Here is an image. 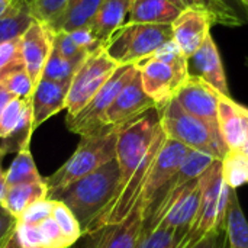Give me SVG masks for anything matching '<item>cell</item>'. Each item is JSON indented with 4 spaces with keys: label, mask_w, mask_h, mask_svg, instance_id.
<instances>
[{
    "label": "cell",
    "mask_w": 248,
    "mask_h": 248,
    "mask_svg": "<svg viewBox=\"0 0 248 248\" xmlns=\"http://www.w3.org/2000/svg\"><path fill=\"white\" fill-rule=\"evenodd\" d=\"M182 9L170 0H134L128 15V23L171 25Z\"/></svg>",
    "instance_id": "44dd1931"
},
{
    "label": "cell",
    "mask_w": 248,
    "mask_h": 248,
    "mask_svg": "<svg viewBox=\"0 0 248 248\" xmlns=\"http://www.w3.org/2000/svg\"><path fill=\"white\" fill-rule=\"evenodd\" d=\"M7 182H6V171L1 169V164H0V205L3 203V199L6 196V192H7Z\"/></svg>",
    "instance_id": "ab89813d"
},
{
    "label": "cell",
    "mask_w": 248,
    "mask_h": 248,
    "mask_svg": "<svg viewBox=\"0 0 248 248\" xmlns=\"http://www.w3.org/2000/svg\"><path fill=\"white\" fill-rule=\"evenodd\" d=\"M28 1H29V3H31V1H32V0H28Z\"/></svg>",
    "instance_id": "c3c4849f"
},
{
    "label": "cell",
    "mask_w": 248,
    "mask_h": 248,
    "mask_svg": "<svg viewBox=\"0 0 248 248\" xmlns=\"http://www.w3.org/2000/svg\"><path fill=\"white\" fill-rule=\"evenodd\" d=\"M177 234L164 225H155L151 230L142 231L137 248H177L179 247Z\"/></svg>",
    "instance_id": "f1b7e54d"
},
{
    "label": "cell",
    "mask_w": 248,
    "mask_h": 248,
    "mask_svg": "<svg viewBox=\"0 0 248 248\" xmlns=\"http://www.w3.org/2000/svg\"><path fill=\"white\" fill-rule=\"evenodd\" d=\"M218 126L228 151H238L248 135V108L231 96L219 94Z\"/></svg>",
    "instance_id": "2e32d148"
},
{
    "label": "cell",
    "mask_w": 248,
    "mask_h": 248,
    "mask_svg": "<svg viewBox=\"0 0 248 248\" xmlns=\"http://www.w3.org/2000/svg\"><path fill=\"white\" fill-rule=\"evenodd\" d=\"M16 224L17 219L12 214H9L3 208V205H0V244H3L9 238V235L15 231Z\"/></svg>",
    "instance_id": "74e56055"
},
{
    "label": "cell",
    "mask_w": 248,
    "mask_h": 248,
    "mask_svg": "<svg viewBox=\"0 0 248 248\" xmlns=\"http://www.w3.org/2000/svg\"><path fill=\"white\" fill-rule=\"evenodd\" d=\"M71 81H52L41 78L35 86L32 94V115H33V128L36 129L45 121L52 118L55 113L65 109L67 93Z\"/></svg>",
    "instance_id": "e0dca14e"
},
{
    "label": "cell",
    "mask_w": 248,
    "mask_h": 248,
    "mask_svg": "<svg viewBox=\"0 0 248 248\" xmlns=\"http://www.w3.org/2000/svg\"><path fill=\"white\" fill-rule=\"evenodd\" d=\"M246 64H247V67H248V60H247V61H246Z\"/></svg>",
    "instance_id": "bcb514c9"
},
{
    "label": "cell",
    "mask_w": 248,
    "mask_h": 248,
    "mask_svg": "<svg viewBox=\"0 0 248 248\" xmlns=\"http://www.w3.org/2000/svg\"><path fill=\"white\" fill-rule=\"evenodd\" d=\"M189 151L190 148H187L186 145L166 137L160 151L154 158L142 192V209L147 208L154 201V198L167 186V183L179 173Z\"/></svg>",
    "instance_id": "30bf717a"
},
{
    "label": "cell",
    "mask_w": 248,
    "mask_h": 248,
    "mask_svg": "<svg viewBox=\"0 0 248 248\" xmlns=\"http://www.w3.org/2000/svg\"><path fill=\"white\" fill-rule=\"evenodd\" d=\"M225 234L228 248H248V221L234 189L231 190L225 214Z\"/></svg>",
    "instance_id": "cb8c5ba5"
},
{
    "label": "cell",
    "mask_w": 248,
    "mask_h": 248,
    "mask_svg": "<svg viewBox=\"0 0 248 248\" xmlns=\"http://www.w3.org/2000/svg\"><path fill=\"white\" fill-rule=\"evenodd\" d=\"M42 180L44 177L39 174L36 169V164L31 153V147H25L19 150L10 167L6 170L7 186H15L20 183H33V182H42Z\"/></svg>",
    "instance_id": "d4e9b609"
},
{
    "label": "cell",
    "mask_w": 248,
    "mask_h": 248,
    "mask_svg": "<svg viewBox=\"0 0 248 248\" xmlns=\"http://www.w3.org/2000/svg\"><path fill=\"white\" fill-rule=\"evenodd\" d=\"M202 179L203 189L196 219L177 248H190L212 230L225 227V214L232 189L224 182L221 160H217Z\"/></svg>",
    "instance_id": "8992f818"
},
{
    "label": "cell",
    "mask_w": 248,
    "mask_h": 248,
    "mask_svg": "<svg viewBox=\"0 0 248 248\" xmlns=\"http://www.w3.org/2000/svg\"><path fill=\"white\" fill-rule=\"evenodd\" d=\"M134 0H103L97 15L90 23L93 35L105 44L108 38L126 23Z\"/></svg>",
    "instance_id": "d6986e66"
},
{
    "label": "cell",
    "mask_w": 248,
    "mask_h": 248,
    "mask_svg": "<svg viewBox=\"0 0 248 248\" xmlns=\"http://www.w3.org/2000/svg\"><path fill=\"white\" fill-rule=\"evenodd\" d=\"M118 131L119 126H103L97 131L80 135L76 151L61 167L45 179L48 198L115 160Z\"/></svg>",
    "instance_id": "7a4b0ae2"
},
{
    "label": "cell",
    "mask_w": 248,
    "mask_h": 248,
    "mask_svg": "<svg viewBox=\"0 0 248 248\" xmlns=\"http://www.w3.org/2000/svg\"><path fill=\"white\" fill-rule=\"evenodd\" d=\"M67 33L70 35V38H71L78 46H81L83 49H86L89 54H92V52H94V51H97V49H100V48L103 46V44L93 35V32H92V29H90L89 26H86V28H78V29L70 31V32H67Z\"/></svg>",
    "instance_id": "d590c367"
},
{
    "label": "cell",
    "mask_w": 248,
    "mask_h": 248,
    "mask_svg": "<svg viewBox=\"0 0 248 248\" xmlns=\"http://www.w3.org/2000/svg\"><path fill=\"white\" fill-rule=\"evenodd\" d=\"M54 201V199H52ZM52 218L58 224L61 232L64 234L67 243L70 247H73L81 237V228L76 217L71 214V211L61 202L54 201V208H52Z\"/></svg>",
    "instance_id": "83f0119b"
},
{
    "label": "cell",
    "mask_w": 248,
    "mask_h": 248,
    "mask_svg": "<svg viewBox=\"0 0 248 248\" xmlns=\"http://www.w3.org/2000/svg\"><path fill=\"white\" fill-rule=\"evenodd\" d=\"M144 92L155 108H164L189 80L187 57L171 39L155 54L137 64Z\"/></svg>",
    "instance_id": "3957f363"
},
{
    "label": "cell",
    "mask_w": 248,
    "mask_h": 248,
    "mask_svg": "<svg viewBox=\"0 0 248 248\" xmlns=\"http://www.w3.org/2000/svg\"><path fill=\"white\" fill-rule=\"evenodd\" d=\"M218 97H219V93L214 90L211 86H208L202 80L189 77V80L177 92L174 99L183 108L185 112L203 121L212 129L219 132Z\"/></svg>",
    "instance_id": "5bb4252c"
},
{
    "label": "cell",
    "mask_w": 248,
    "mask_h": 248,
    "mask_svg": "<svg viewBox=\"0 0 248 248\" xmlns=\"http://www.w3.org/2000/svg\"><path fill=\"white\" fill-rule=\"evenodd\" d=\"M103 0H68L62 12L48 26L54 32H70L90 26Z\"/></svg>",
    "instance_id": "ffe728a7"
},
{
    "label": "cell",
    "mask_w": 248,
    "mask_h": 248,
    "mask_svg": "<svg viewBox=\"0 0 248 248\" xmlns=\"http://www.w3.org/2000/svg\"><path fill=\"white\" fill-rule=\"evenodd\" d=\"M240 1H241V3H243V4H244V6L248 9V0H240Z\"/></svg>",
    "instance_id": "ee69618b"
},
{
    "label": "cell",
    "mask_w": 248,
    "mask_h": 248,
    "mask_svg": "<svg viewBox=\"0 0 248 248\" xmlns=\"http://www.w3.org/2000/svg\"><path fill=\"white\" fill-rule=\"evenodd\" d=\"M190 248H228V240L224 228H217L208 232L202 240L195 243Z\"/></svg>",
    "instance_id": "8d00e7d4"
},
{
    "label": "cell",
    "mask_w": 248,
    "mask_h": 248,
    "mask_svg": "<svg viewBox=\"0 0 248 248\" xmlns=\"http://www.w3.org/2000/svg\"><path fill=\"white\" fill-rule=\"evenodd\" d=\"M144 227L142 202L118 224L105 225L81 234L71 248H137Z\"/></svg>",
    "instance_id": "9c48e42d"
},
{
    "label": "cell",
    "mask_w": 248,
    "mask_h": 248,
    "mask_svg": "<svg viewBox=\"0 0 248 248\" xmlns=\"http://www.w3.org/2000/svg\"><path fill=\"white\" fill-rule=\"evenodd\" d=\"M116 67L118 64L106 55L103 46L89 54L71 78L65 100L67 116L77 115L100 90Z\"/></svg>",
    "instance_id": "ba28073f"
},
{
    "label": "cell",
    "mask_w": 248,
    "mask_h": 248,
    "mask_svg": "<svg viewBox=\"0 0 248 248\" xmlns=\"http://www.w3.org/2000/svg\"><path fill=\"white\" fill-rule=\"evenodd\" d=\"M138 71L137 64L118 65L113 74L106 80L93 99L74 116H67V128L70 132L84 135L103 128V118L119 92L131 81Z\"/></svg>",
    "instance_id": "52a82bcc"
},
{
    "label": "cell",
    "mask_w": 248,
    "mask_h": 248,
    "mask_svg": "<svg viewBox=\"0 0 248 248\" xmlns=\"http://www.w3.org/2000/svg\"><path fill=\"white\" fill-rule=\"evenodd\" d=\"M12 99H13V96H12L3 86H0V116H1V113H3L6 105H7Z\"/></svg>",
    "instance_id": "f35d334b"
},
{
    "label": "cell",
    "mask_w": 248,
    "mask_h": 248,
    "mask_svg": "<svg viewBox=\"0 0 248 248\" xmlns=\"http://www.w3.org/2000/svg\"><path fill=\"white\" fill-rule=\"evenodd\" d=\"M173 39L171 25L125 23L103 44L106 55L118 65L138 64Z\"/></svg>",
    "instance_id": "277c9868"
},
{
    "label": "cell",
    "mask_w": 248,
    "mask_h": 248,
    "mask_svg": "<svg viewBox=\"0 0 248 248\" xmlns=\"http://www.w3.org/2000/svg\"><path fill=\"white\" fill-rule=\"evenodd\" d=\"M46 198H48V187L44 179L42 182L9 186L1 205L9 214H12L17 219L28 206Z\"/></svg>",
    "instance_id": "7402d4cb"
},
{
    "label": "cell",
    "mask_w": 248,
    "mask_h": 248,
    "mask_svg": "<svg viewBox=\"0 0 248 248\" xmlns=\"http://www.w3.org/2000/svg\"><path fill=\"white\" fill-rule=\"evenodd\" d=\"M160 122L167 138L174 140L190 150L208 153L217 160H222L228 153L221 134L203 121L185 112L176 99L160 109Z\"/></svg>",
    "instance_id": "5b68a950"
},
{
    "label": "cell",
    "mask_w": 248,
    "mask_h": 248,
    "mask_svg": "<svg viewBox=\"0 0 248 248\" xmlns=\"http://www.w3.org/2000/svg\"><path fill=\"white\" fill-rule=\"evenodd\" d=\"M81 64L83 62H74V61H70V60H65L57 51L52 49L41 78L60 81V83L71 81V78L74 77L76 71L80 68Z\"/></svg>",
    "instance_id": "4316f807"
},
{
    "label": "cell",
    "mask_w": 248,
    "mask_h": 248,
    "mask_svg": "<svg viewBox=\"0 0 248 248\" xmlns=\"http://www.w3.org/2000/svg\"><path fill=\"white\" fill-rule=\"evenodd\" d=\"M10 1H12V0H0V16L7 10V7H9Z\"/></svg>",
    "instance_id": "b9f144b4"
},
{
    "label": "cell",
    "mask_w": 248,
    "mask_h": 248,
    "mask_svg": "<svg viewBox=\"0 0 248 248\" xmlns=\"http://www.w3.org/2000/svg\"><path fill=\"white\" fill-rule=\"evenodd\" d=\"M35 20L28 0H12L0 16V44L20 38Z\"/></svg>",
    "instance_id": "603a6c76"
},
{
    "label": "cell",
    "mask_w": 248,
    "mask_h": 248,
    "mask_svg": "<svg viewBox=\"0 0 248 248\" xmlns=\"http://www.w3.org/2000/svg\"><path fill=\"white\" fill-rule=\"evenodd\" d=\"M182 10L195 9L205 12L214 25L237 28L248 23V9L240 0H170Z\"/></svg>",
    "instance_id": "ac0fdd59"
},
{
    "label": "cell",
    "mask_w": 248,
    "mask_h": 248,
    "mask_svg": "<svg viewBox=\"0 0 248 248\" xmlns=\"http://www.w3.org/2000/svg\"><path fill=\"white\" fill-rule=\"evenodd\" d=\"M244 157H247L248 158V135H247V138H246V141H244V144H243V147L238 150Z\"/></svg>",
    "instance_id": "7bdbcfd3"
},
{
    "label": "cell",
    "mask_w": 248,
    "mask_h": 248,
    "mask_svg": "<svg viewBox=\"0 0 248 248\" xmlns=\"http://www.w3.org/2000/svg\"><path fill=\"white\" fill-rule=\"evenodd\" d=\"M54 31L41 20H33L20 36V51L25 70L36 86L52 51Z\"/></svg>",
    "instance_id": "8fae6325"
},
{
    "label": "cell",
    "mask_w": 248,
    "mask_h": 248,
    "mask_svg": "<svg viewBox=\"0 0 248 248\" xmlns=\"http://www.w3.org/2000/svg\"><path fill=\"white\" fill-rule=\"evenodd\" d=\"M212 25V19L205 12L185 9L171 23L173 41L186 57H190L211 33Z\"/></svg>",
    "instance_id": "9a60e30c"
},
{
    "label": "cell",
    "mask_w": 248,
    "mask_h": 248,
    "mask_svg": "<svg viewBox=\"0 0 248 248\" xmlns=\"http://www.w3.org/2000/svg\"><path fill=\"white\" fill-rule=\"evenodd\" d=\"M52 208H54V201L46 198L42 201H38L35 203H32L31 206H28L23 214L17 218V222H23V224H39L44 219H46L48 217L52 215Z\"/></svg>",
    "instance_id": "836d02e7"
},
{
    "label": "cell",
    "mask_w": 248,
    "mask_h": 248,
    "mask_svg": "<svg viewBox=\"0 0 248 248\" xmlns=\"http://www.w3.org/2000/svg\"><path fill=\"white\" fill-rule=\"evenodd\" d=\"M0 86H3L13 97H19V99H32L35 90V84L32 83L25 68L4 77L0 81Z\"/></svg>",
    "instance_id": "4dcf8cb0"
},
{
    "label": "cell",
    "mask_w": 248,
    "mask_h": 248,
    "mask_svg": "<svg viewBox=\"0 0 248 248\" xmlns=\"http://www.w3.org/2000/svg\"><path fill=\"white\" fill-rule=\"evenodd\" d=\"M3 248H20L19 247V244H17V241H16V238H15V231L9 235V238L6 240Z\"/></svg>",
    "instance_id": "60d3db41"
},
{
    "label": "cell",
    "mask_w": 248,
    "mask_h": 248,
    "mask_svg": "<svg viewBox=\"0 0 248 248\" xmlns=\"http://www.w3.org/2000/svg\"><path fill=\"white\" fill-rule=\"evenodd\" d=\"M189 77L202 80L222 96H231L218 46L209 33L203 44L187 57Z\"/></svg>",
    "instance_id": "7c38bea8"
},
{
    "label": "cell",
    "mask_w": 248,
    "mask_h": 248,
    "mask_svg": "<svg viewBox=\"0 0 248 248\" xmlns=\"http://www.w3.org/2000/svg\"><path fill=\"white\" fill-rule=\"evenodd\" d=\"M247 171H248V163H247ZM247 183H248V182H247Z\"/></svg>",
    "instance_id": "7dc6e473"
},
{
    "label": "cell",
    "mask_w": 248,
    "mask_h": 248,
    "mask_svg": "<svg viewBox=\"0 0 248 248\" xmlns=\"http://www.w3.org/2000/svg\"><path fill=\"white\" fill-rule=\"evenodd\" d=\"M4 243H6V241H4ZM4 243H3V244H0V248H3V246H4Z\"/></svg>",
    "instance_id": "f6af8a7d"
},
{
    "label": "cell",
    "mask_w": 248,
    "mask_h": 248,
    "mask_svg": "<svg viewBox=\"0 0 248 248\" xmlns=\"http://www.w3.org/2000/svg\"><path fill=\"white\" fill-rule=\"evenodd\" d=\"M248 158L240 151H228L221 160L224 182L234 190L248 182L247 171Z\"/></svg>",
    "instance_id": "484cf974"
},
{
    "label": "cell",
    "mask_w": 248,
    "mask_h": 248,
    "mask_svg": "<svg viewBox=\"0 0 248 248\" xmlns=\"http://www.w3.org/2000/svg\"><path fill=\"white\" fill-rule=\"evenodd\" d=\"M15 238L20 248H44L36 224L17 222L15 227Z\"/></svg>",
    "instance_id": "e575fe53"
},
{
    "label": "cell",
    "mask_w": 248,
    "mask_h": 248,
    "mask_svg": "<svg viewBox=\"0 0 248 248\" xmlns=\"http://www.w3.org/2000/svg\"><path fill=\"white\" fill-rule=\"evenodd\" d=\"M155 108L154 102L144 92L140 70L131 78V81L119 92L110 108L103 118L105 126H122L129 121L138 118L148 109Z\"/></svg>",
    "instance_id": "4fadbf2b"
},
{
    "label": "cell",
    "mask_w": 248,
    "mask_h": 248,
    "mask_svg": "<svg viewBox=\"0 0 248 248\" xmlns=\"http://www.w3.org/2000/svg\"><path fill=\"white\" fill-rule=\"evenodd\" d=\"M23 68L25 64L20 51V38L0 44V81L9 74Z\"/></svg>",
    "instance_id": "f546056e"
},
{
    "label": "cell",
    "mask_w": 248,
    "mask_h": 248,
    "mask_svg": "<svg viewBox=\"0 0 248 248\" xmlns=\"http://www.w3.org/2000/svg\"><path fill=\"white\" fill-rule=\"evenodd\" d=\"M52 49L57 51L62 58L74 62H83L89 55V52L78 46L67 32H54Z\"/></svg>",
    "instance_id": "1f68e13d"
},
{
    "label": "cell",
    "mask_w": 248,
    "mask_h": 248,
    "mask_svg": "<svg viewBox=\"0 0 248 248\" xmlns=\"http://www.w3.org/2000/svg\"><path fill=\"white\" fill-rule=\"evenodd\" d=\"M119 185V166L116 158L106 163L89 176L71 183L49 199L64 203L86 232L113 199Z\"/></svg>",
    "instance_id": "6da1fadb"
},
{
    "label": "cell",
    "mask_w": 248,
    "mask_h": 248,
    "mask_svg": "<svg viewBox=\"0 0 248 248\" xmlns=\"http://www.w3.org/2000/svg\"><path fill=\"white\" fill-rule=\"evenodd\" d=\"M68 0H32L31 9L36 20L51 23L64 9Z\"/></svg>",
    "instance_id": "d6a6232c"
}]
</instances>
